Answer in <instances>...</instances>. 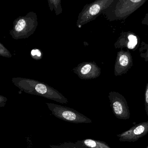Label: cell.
Wrapping results in <instances>:
<instances>
[{
	"label": "cell",
	"mask_w": 148,
	"mask_h": 148,
	"mask_svg": "<svg viewBox=\"0 0 148 148\" xmlns=\"http://www.w3.org/2000/svg\"><path fill=\"white\" fill-rule=\"evenodd\" d=\"M148 133V121L140 123L116 136L120 142H135Z\"/></svg>",
	"instance_id": "5b68a950"
},
{
	"label": "cell",
	"mask_w": 148,
	"mask_h": 148,
	"mask_svg": "<svg viewBox=\"0 0 148 148\" xmlns=\"http://www.w3.org/2000/svg\"><path fill=\"white\" fill-rule=\"evenodd\" d=\"M52 114L65 121L74 123H89L92 120L73 109L52 103H46Z\"/></svg>",
	"instance_id": "3957f363"
},
{
	"label": "cell",
	"mask_w": 148,
	"mask_h": 148,
	"mask_svg": "<svg viewBox=\"0 0 148 148\" xmlns=\"http://www.w3.org/2000/svg\"><path fill=\"white\" fill-rule=\"evenodd\" d=\"M1 47H0V55L1 56H3V57H8V58H10L11 57V54L9 52L8 49H6L4 46H3L1 43L0 44Z\"/></svg>",
	"instance_id": "7c38bea8"
},
{
	"label": "cell",
	"mask_w": 148,
	"mask_h": 148,
	"mask_svg": "<svg viewBox=\"0 0 148 148\" xmlns=\"http://www.w3.org/2000/svg\"><path fill=\"white\" fill-rule=\"evenodd\" d=\"M130 1L133 2L137 3L140 1L141 0H130Z\"/></svg>",
	"instance_id": "2e32d148"
},
{
	"label": "cell",
	"mask_w": 148,
	"mask_h": 148,
	"mask_svg": "<svg viewBox=\"0 0 148 148\" xmlns=\"http://www.w3.org/2000/svg\"><path fill=\"white\" fill-rule=\"evenodd\" d=\"M148 148V147H147V148Z\"/></svg>",
	"instance_id": "e0dca14e"
},
{
	"label": "cell",
	"mask_w": 148,
	"mask_h": 148,
	"mask_svg": "<svg viewBox=\"0 0 148 148\" xmlns=\"http://www.w3.org/2000/svg\"><path fill=\"white\" fill-rule=\"evenodd\" d=\"M76 73L82 79H93L98 77L101 74V69L95 62L82 63L77 67Z\"/></svg>",
	"instance_id": "52a82bcc"
},
{
	"label": "cell",
	"mask_w": 148,
	"mask_h": 148,
	"mask_svg": "<svg viewBox=\"0 0 148 148\" xmlns=\"http://www.w3.org/2000/svg\"><path fill=\"white\" fill-rule=\"evenodd\" d=\"M37 25L36 14L30 12L25 16H19L14 21L13 29L10 34L15 40L28 38L34 34Z\"/></svg>",
	"instance_id": "7a4b0ae2"
},
{
	"label": "cell",
	"mask_w": 148,
	"mask_h": 148,
	"mask_svg": "<svg viewBox=\"0 0 148 148\" xmlns=\"http://www.w3.org/2000/svg\"><path fill=\"white\" fill-rule=\"evenodd\" d=\"M144 59H145V60L146 62L148 61V47L147 49V52L144 54Z\"/></svg>",
	"instance_id": "9a60e30c"
},
{
	"label": "cell",
	"mask_w": 148,
	"mask_h": 148,
	"mask_svg": "<svg viewBox=\"0 0 148 148\" xmlns=\"http://www.w3.org/2000/svg\"><path fill=\"white\" fill-rule=\"evenodd\" d=\"M31 56L34 59L40 60L41 58V53L39 49H33L31 51Z\"/></svg>",
	"instance_id": "4fadbf2b"
},
{
	"label": "cell",
	"mask_w": 148,
	"mask_h": 148,
	"mask_svg": "<svg viewBox=\"0 0 148 148\" xmlns=\"http://www.w3.org/2000/svg\"><path fill=\"white\" fill-rule=\"evenodd\" d=\"M145 110L148 117V83L146 87L145 93Z\"/></svg>",
	"instance_id": "5bb4252c"
},
{
	"label": "cell",
	"mask_w": 148,
	"mask_h": 148,
	"mask_svg": "<svg viewBox=\"0 0 148 148\" xmlns=\"http://www.w3.org/2000/svg\"><path fill=\"white\" fill-rule=\"evenodd\" d=\"M49 7L50 11L54 10L56 15L61 14L63 12V8L62 7L61 0H47Z\"/></svg>",
	"instance_id": "30bf717a"
},
{
	"label": "cell",
	"mask_w": 148,
	"mask_h": 148,
	"mask_svg": "<svg viewBox=\"0 0 148 148\" xmlns=\"http://www.w3.org/2000/svg\"><path fill=\"white\" fill-rule=\"evenodd\" d=\"M108 97L115 116L120 120L129 119L130 110L125 97L116 91H111L109 94Z\"/></svg>",
	"instance_id": "277c9868"
},
{
	"label": "cell",
	"mask_w": 148,
	"mask_h": 148,
	"mask_svg": "<svg viewBox=\"0 0 148 148\" xmlns=\"http://www.w3.org/2000/svg\"><path fill=\"white\" fill-rule=\"evenodd\" d=\"M126 40L120 39L117 41L115 44L116 48H127L129 49H134L138 44V39L137 36L133 34H129L127 36Z\"/></svg>",
	"instance_id": "ba28073f"
},
{
	"label": "cell",
	"mask_w": 148,
	"mask_h": 148,
	"mask_svg": "<svg viewBox=\"0 0 148 148\" xmlns=\"http://www.w3.org/2000/svg\"><path fill=\"white\" fill-rule=\"evenodd\" d=\"M13 82L16 86L26 93L41 96L61 103L67 102V99L62 94L41 82L23 78H14Z\"/></svg>",
	"instance_id": "6da1fadb"
},
{
	"label": "cell",
	"mask_w": 148,
	"mask_h": 148,
	"mask_svg": "<svg viewBox=\"0 0 148 148\" xmlns=\"http://www.w3.org/2000/svg\"><path fill=\"white\" fill-rule=\"evenodd\" d=\"M75 143L86 148H112L104 142L91 139L78 140Z\"/></svg>",
	"instance_id": "9c48e42d"
},
{
	"label": "cell",
	"mask_w": 148,
	"mask_h": 148,
	"mask_svg": "<svg viewBox=\"0 0 148 148\" xmlns=\"http://www.w3.org/2000/svg\"><path fill=\"white\" fill-rule=\"evenodd\" d=\"M133 66V60L129 50H121L117 53L114 66L115 75L127 73Z\"/></svg>",
	"instance_id": "8992f818"
},
{
	"label": "cell",
	"mask_w": 148,
	"mask_h": 148,
	"mask_svg": "<svg viewBox=\"0 0 148 148\" xmlns=\"http://www.w3.org/2000/svg\"><path fill=\"white\" fill-rule=\"evenodd\" d=\"M49 147L50 148H86L75 142H64L59 145H50Z\"/></svg>",
	"instance_id": "8fae6325"
}]
</instances>
